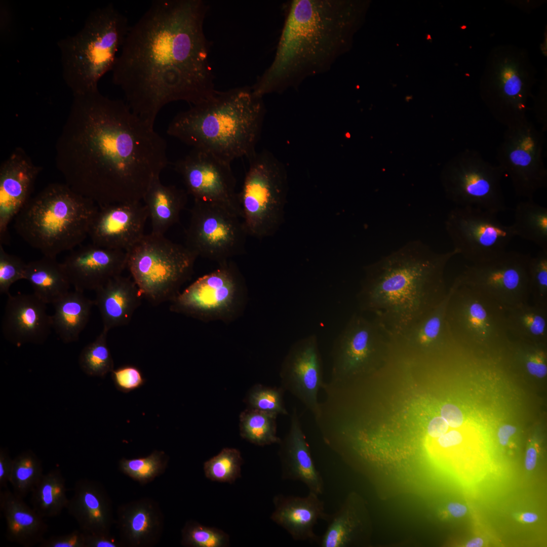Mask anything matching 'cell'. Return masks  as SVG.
<instances>
[{"mask_svg":"<svg viewBox=\"0 0 547 547\" xmlns=\"http://www.w3.org/2000/svg\"><path fill=\"white\" fill-rule=\"evenodd\" d=\"M55 152L65 183L98 206L141 202L168 163L154 127L98 90L73 95Z\"/></svg>","mask_w":547,"mask_h":547,"instance_id":"obj_1","label":"cell"},{"mask_svg":"<svg viewBox=\"0 0 547 547\" xmlns=\"http://www.w3.org/2000/svg\"><path fill=\"white\" fill-rule=\"evenodd\" d=\"M207 12L202 0H155L129 28L112 81L133 112L151 126L168 103L197 105L217 91L204 31Z\"/></svg>","mask_w":547,"mask_h":547,"instance_id":"obj_2","label":"cell"},{"mask_svg":"<svg viewBox=\"0 0 547 547\" xmlns=\"http://www.w3.org/2000/svg\"><path fill=\"white\" fill-rule=\"evenodd\" d=\"M357 7L345 0L291 1L274 60L253 93H279L328 71L347 49Z\"/></svg>","mask_w":547,"mask_h":547,"instance_id":"obj_3","label":"cell"},{"mask_svg":"<svg viewBox=\"0 0 547 547\" xmlns=\"http://www.w3.org/2000/svg\"><path fill=\"white\" fill-rule=\"evenodd\" d=\"M453 249L437 253L422 243L412 242L369 267L357 295L362 311L396 340L446 297L444 272Z\"/></svg>","mask_w":547,"mask_h":547,"instance_id":"obj_4","label":"cell"},{"mask_svg":"<svg viewBox=\"0 0 547 547\" xmlns=\"http://www.w3.org/2000/svg\"><path fill=\"white\" fill-rule=\"evenodd\" d=\"M265 112L262 98L251 88L217 91L209 100L178 113L167 133L231 163L256 151Z\"/></svg>","mask_w":547,"mask_h":547,"instance_id":"obj_5","label":"cell"},{"mask_svg":"<svg viewBox=\"0 0 547 547\" xmlns=\"http://www.w3.org/2000/svg\"><path fill=\"white\" fill-rule=\"evenodd\" d=\"M98 208L66 184L51 183L31 198L14 218V227L31 247L56 258L88 236Z\"/></svg>","mask_w":547,"mask_h":547,"instance_id":"obj_6","label":"cell"},{"mask_svg":"<svg viewBox=\"0 0 547 547\" xmlns=\"http://www.w3.org/2000/svg\"><path fill=\"white\" fill-rule=\"evenodd\" d=\"M130 26L111 3L91 12L82 28L60 40L63 79L73 95L98 90L100 80L112 71Z\"/></svg>","mask_w":547,"mask_h":547,"instance_id":"obj_7","label":"cell"},{"mask_svg":"<svg viewBox=\"0 0 547 547\" xmlns=\"http://www.w3.org/2000/svg\"><path fill=\"white\" fill-rule=\"evenodd\" d=\"M126 252L132 279L143 298L155 305L170 302L179 294L198 257L185 245L151 233Z\"/></svg>","mask_w":547,"mask_h":547,"instance_id":"obj_8","label":"cell"},{"mask_svg":"<svg viewBox=\"0 0 547 547\" xmlns=\"http://www.w3.org/2000/svg\"><path fill=\"white\" fill-rule=\"evenodd\" d=\"M525 51L501 46L490 54L480 86L481 98L494 119L506 127L526 120L527 102L534 83Z\"/></svg>","mask_w":547,"mask_h":547,"instance_id":"obj_9","label":"cell"},{"mask_svg":"<svg viewBox=\"0 0 547 547\" xmlns=\"http://www.w3.org/2000/svg\"><path fill=\"white\" fill-rule=\"evenodd\" d=\"M247 288L231 260L199 278L170 302V310L201 321L230 323L242 315Z\"/></svg>","mask_w":547,"mask_h":547,"instance_id":"obj_10","label":"cell"},{"mask_svg":"<svg viewBox=\"0 0 547 547\" xmlns=\"http://www.w3.org/2000/svg\"><path fill=\"white\" fill-rule=\"evenodd\" d=\"M238 200L249 236L269 234L278 224L286 192L284 165L270 152L256 151L248 158Z\"/></svg>","mask_w":547,"mask_h":547,"instance_id":"obj_11","label":"cell"},{"mask_svg":"<svg viewBox=\"0 0 547 547\" xmlns=\"http://www.w3.org/2000/svg\"><path fill=\"white\" fill-rule=\"evenodd\" d=\"M448 291L446 319L454 341L481 347L509 344L503 305L480 290L454 282Z\"/></svg>","mask_w":547,"mask_h":547,"instance_id":"obj_12","label":"cell"},{"mask_svg":"<svg viewBox=\"0 0 547 547\" xmlns=\"http://www.w3.org/2000/svg\"><path fill=\"white\" fill-rule=\"evenodd\" d=\"M185 246L197 256L218 264L245 251L248 236L242 218L218 204L194 201Z\"/></svg>","mask_w":547,"mask_h":547,"instance_id":"obj_13","label":"cell"},{"mask_svg":"<svg viewBox=\"0 0 547 547\" xmlns=\"http://www.w3.org/2000/svg\"><path fill=\"white\" fill-rule=\"evenodd\" d=\"M504 175L480 152L466 149L445 167L442 181L448 197L457 206L498 214L507 209L501 186Z\"/></svg>","mask_w":547,"mask_h":547,"instance_id":"obj_14","label":"cell"},{"mask_svg":"<svg viewBox=\"0 0 547 547\" xmlns=\"http://www.w3.org/2000/svg\"><path fill=\"white\" fill-rule=\"evenodd\" d=\"M544 134L527 120L506 127L497 147V165L510 178L517 196L532 199L547 186Z\"/></svg>","mask_w":547,"mask_h":547,"instance_id":"obj_15","label":"cell"},{"mask_svg":"<svg viewBox=\"0 0 547 547\" xmlns=\"http://www.w3.org/2000/svg\"><path fill=\"white\" fill-rule=\"evenodd\" d=\"M497 214L475 207L457 206L447 216L445 227L454 249L472 264L500 256L515 237L511 225L502 224Z\"/></svg>","mask_w":547,"mask_h":547,"instance_id":"obj_16","label":"cell"},{"mask_svg":"<svg viewBox=\"0 0 547 547\" xmlns=\"http://www.w3.org/2000/svg\"><path fill=\"white\" fill-rule=\"evenodd\" d=\"M530 257L528 254L507 251L489 262L466 266L453 282L480 290L504 307L529 302Z\"/></svg>","mask_w":547,"mask_h":547,"instance_id":"obj_17","label":"cell"},{"mask_svg":"<svg viewBox=\"0 0 547 547\" xmlns=\"http://www.w3.org/2000/svg\"><path fill=\"white\" fill-rule=\"evenodd\" d=\"M230 165L212 153L192 149L175 162L174 169L194 201L224 205L242 218L236 180Z\"/></svg>","mask_w":547,"mask_h":547,"instance_id":"obj_18","label":"cell"},{"mask_svg":"<svg viewBox=\"0 0 547 547\" xmlns=\"http://www.w3.org/2000/svg\"><path fill=\"white\" fill-rule=\"evenodd\" d=\"M148 218L141 202L98 206L88 236L97 246L127 252L145 235Z\"/></svg>","mask_w":547,"mask_h":547,"instance_id":"obj_19","label":"cell"},{"mask_svg":"<svg viewBox=\"0 0 547 547\" xmlns=\"http://www.w3.org/2000/svg\"><path fill=\"white\" fill-rule=\"evenodd\" d=\"M281 376L286 386L318 416V392L322 385V363L318 340L311 334L295 342L282 364Z\"/></svg>","mask_w":547,"mask_h":547,"instance_id":"obj_20","label":"cell"},{"mask_svg":"<svg viewBox=\"0 0 547 547\" xmlns=\"http://www.w3.org/2000/svg\"><path fill=\"white\" fill-rule=\"evenodd\" d=\"M387 337L374 320L354 314L334 345L332 369L335 380L362 370L369 363L376 347Z\"/></svg>","mask_w":547,"mask_h":547,"instance_id":"obj_21","label":"cell"},{"mask_svg":"<svg viewBox=\"0 0 547 547\" xmlns=\"http://www.w3.org/2000/svg\"><path fill=\"white\" fill-rule=\"evenodd\" d=\"M41 168L21 148H16L0 168V242L8 241V226L31 199Z\"/></svg>","mask_w":547,"mask_h":547,"instance_id":"obj_22","label":"cell"},{"mask_svg":"<svg viewBox=\"0 0 547 547\" xmlns=\"http://www.w3.org/2000/svg\"><path fill=\"white\" fill-rule=\"evenodd\" d=\"M126 251L99 247L91 243L80 246L62 262L71 286L82 292L95 291L127 268Z\"/></svg>","mask_w":547,"mask_h":547,"instance_id":"obj_23","label":"cell"},{"mask_svg":"<svg viewBox=\"0 0 547 547\" xmlns=\"http://www.w3.org/2000/svg\"><path fill=\"white\" fill-rule=\"evenodd\" d=\"M1 325L4 338L18 347L43 344L53 328L46 304L33 293L8 295Z\"/></svg>","mask_w":547,"mask_h":547,"instance_id":"obj_24","label":"cell"},{"mask_svg":"<svg viewBox=\"0 0 547 547\" xmlns=\"http://www.w3.org/2000/svg\"><path fill=\"white\" fill-rule=\"evenodd\" d=\"M116 524L123 546L149 547L159 541L164 520L157 502L144 497L120 505Z\"/></svg>","mask_w":547,"mask_h":547,"instance_id":"obj_25","label":"cell"},{"mask_svg":"<svg viewBox=\"0 0 547 547\" xmlns=\"http://www.w3.org/2000/svg\"><path fill=\"white\" fill-rule=\"evenodd\" d=\"M66 509L87 534H109L114 522L112 504L103 486L87 478L78 480Z\"/></svg>","mask_w":547,"mask_h":547,"instance_id":"obj_26","label":"cell"},{"mask_svg":"<svg viewBox=\"0 0 547 547\" xmlns=\"http://www.w3.org/2000/svg\"><path fill=\"white\" fill-rule=\"evenodd\" d=\"M271 520L283 528L296 541L317 542L314 527L319 520L326 521L324 503L319 495L309 491L304 497L278 494L273 499Z\"/></svg>","mask_w":547,"mask_h":547,"instance_id":"obj_27","label":"cell"},{"mask_svg":"<svg viewBox=\"0 0 547 547\" xmlns=\"http://www.w3.org/2000/svg\"><path fill=\"white\" fill-rule=\"evenodd\" d=\"M291 418L289 431L280 442L282 478L301 482L309 491L319 495L324 492L323 479L315 464L295 411Z\"/></svg>","mask_w":547,"mask_h":547,"instance_id":"obj_28","label":"cell"},{"mask_svg":"<svg viewBox=\"0 0 547 547\" xmlns=\"http://www.w3.org/2000/svg\"><path fill=\"white\" fill-rule=\"evenodd\" d=\"M94 300L100 312L103 329L128 325L143 298L132 278L116 276L95 291Z\"/></svg>","mask_w":547,"mask_h":547,"instance_id":"obj_29","label":"cell"},{"mask_svg":"<svg viewBox=\"0 0 547 547\" xmlns=\"http://www.w3.org/2000/svg\"><path fill=\"white\" fill-rule=\"evenodd\" d=\"M0 510L5 519L6 537L9 541L31 547L45 539L48 525L23 498L5 488L0 492Z\"/></svg>","mask_w":547,"mask_h":547,"instance_id":"obj_30","label":"cell"},{"mask_svg":"<svg viewBox=\"0 0 547 547\" xmlns=\"http://www.w3.org/2000/svg\"><path fill=\"white\" fill-rule=\"evenodd\" d=\"M187 195L186 190L163 184L160 176L152 179L142 200L150 220V233L165 235L169 228L178 222Z\"/></svg>","mask_w":547,"mask_h":547,"instance_id":"obj_31","label":"cell"},{"mask_svg":"<svg viewBox=\"0 0 547 547\" xmlns=\"http://www.w3.org/2000/svg\"><path fill=\"white\" fill-rule=\"evenodd\" d=\"M52 328L65 343L77 341L89 321L94 300L74 290L53 304Z\"/></svg>","mask_w":547,"mask_h":547,"instance_id":"obj_32","label":"cell"},{"mask_svg":"<svg viewBox=\"0 0 547 547\" xmlns=\"http://www.w3.org/2000/svg\"><path fill=\"white\" fill-rule=\"evenodd\" d=\"M24 280L33 293L44 303L53 304L69 291L71 283L62 263L46 256L27 263Z\"/></svg>","mask_w":547,"mask_h":547,"instance_id":"obj_33","label":"cell"},{"mask_svg":"<svg viewBox=\"0 0 547 547\" xmlns=\"http://www.w3.org/2000/svg\"><path fill=\"white\" fill-rule=\"evenodd\" d=\"M510 339L532 343H547V308L529 302L505 307Z\"/></svg>","mask_w":547,"mask_h":547,"instance_id":"obj_34","label":"cell"},{"mask_svg":"<svg viewBox=\"0 0 547 547\" xmlns=\"http://www.w3.org/2000/svg\"><path fill=\"white\" fill-rule=\"evenodd\" d=\"M449 297L448 290L446 297L436 307L413 324L396 340L422 348H430L452 341L446 319Z\"/></svg>","mask_w":547,"mask_h":547,"instance_id":"obj_35","label":"cell"},{"mask_svg":"<svg viewBox=\"0 0 547 547\" xmlns=\"http://www.w3.org/2000/svg\"><path fill=\"white\" fill-rule=\"evenodd\" d=\"M67 490L61 472L58 468L50 471L43 475L31 492L32 508L43 518L59 515L68 503Z\"/></svg>","mask_w":547,"mask_h":547,"instance_id":"obj_36","label":"cell"},{"mask_svg":"<svg viewBox=\"0 0 547 547\" xmlns=\"http://www.w3.org/2000/svg\"><path fill=\"white\" fill-rule=\"evenodd\" d=\"M515 237L534 243L547 251V208L532 199L519 202L511 225Z\"/></svg>","mask_w":547,"mask_h":547,"instance_id":"obj_37","label":"cell"},{"mask_svg":"<svg viewBox=\"0 0 547 547\" xmlns=\"http://www.w3.org/2000/svg\"><path fill=\"white\" fill-rule=\"evenodd\" d=\"M277 415L249 408L242 412L239 418L241 436L258 446L280 443L277 435Z\"/></svg>","mask_w":547,"mask_h":547,"instance_id":"obj_38","label":"cell"},{"mask_svg":"<svg viewBox=\"0 0 547 547\" xmlns=\"http://www.w3.org/2000/svg\"><path fill=\"white\" fill-rule=\"evenodd\" d=\"M42 462L31 450L22 452L13 459L10 479L13 492L25 498L31 493L43 476Z\"/></svg>","mask_w":547,"mask_h":547,"instance_id":"obj_39","label":"cell"},{"mask_svg":"<svg viewBox=\"0 0 547 547\" xmlns=\"http://www.w3.org/2000/svg\"><path fill=\"white\" fill-rule=\"evenodd\" d=\"M108 332L103 329L80 354L79 366L89 376L104 377L114 369L113 360L107 343Z\"/></svg>","mask_w":547,"mask_h":547,"instance_id":"obj_40","label":"cell"},{"mask_svg":"<svg viewBox=\"0 0 547 547\" xmlns=\"http://www.w3.org/2000/svg\"><path fill=\"white\" fill-rule=\"evenodd\" d=\"M169 457L163 451L155 450L146 457L122 458L120 470L141 484H146L163 474L168 465Z\"/></svg>","mask_w":547,"mask_h":547,"instance_id":"obj_41","label":"cell"},{"mask_svg":"<svg viewBox=\"0 0 547 547\" xmlns=\"http://www.w3.org/2000/svg\"><path fill=\"white\" fill-rule=\"evenodd\" d=\"M243 462L239 450L224 448L204 462L203 470L206 477L212 481L232 484L241 477Z\"/></svg>","mask_w":547,"mask_h":547,"instance_id":"obj_42","label":"cell"},{"mask_svg":"<svg viewBox=\"0 0 547 547\" xmlns=\"http://www.w3.org/2000/svg\"><path fill=\"white\" fill-rule=\"evenodd\" d=\"M229 535L223 530L204 526L194 521H187L181 530V543L187 547H227Z\"/></svg>","mask_w":547,"mask_h":547,"instance_id":"obj_43","label":"cell"},{"mask_svg":"<svg viewBox=\"0 0 547 547\" xmlns=\"http://www.w3.org/2000/svg\"><path fill=\"white\" fill-rule=\"evenodd\" d=\"M529 290L532 303L547 308V251L531 256L528 267Z\"/></svg>","mask_w":547,"mask_h":547,"instance_id":"obj_44","label":"cell"},{"mask_svg":"<svg viewBox=\"0 0 547 547\" xmlns=\"http://www.w3.org/2000/svg\"><path fill=\"white\" fill-rule=\"evenodd\" d=\"M249 408L278 415H287L282 391L279 388L260 384L253 386L245 398Z\"/></svg>","mask_w":547,"mask_h":547,"instance_id":"obj_45","label":"cell"},{"mask_svg":"<svg viewBox=\"0 0 547 547\" xmlns=\"http://www.w3.org/2000/svg\"><path fill=\"white\" fill-rule=\"evenodd\" d=\"M27 263L19 257L7 252L0 244V293L9 295L11 286L24 280Z\"/></svg>","mask_w":547,"mask_h":547,"instance_id":"obj_46","label":"cell"},{"mask_svg":"<svg viewBox=\"0 0 547 547\" xmlns=\"http://www.w3.org/2000/svg\"><path fill=\"white\" fill-rule=\"evenodd\" d=\"M111 375L115 387L125 393L140 388L146 381L141 370L132 365H126L114 369Z\"/></svg>","mask_w":547,"mask_h":547,"instance_id":"obj_47","label":"cell"},{"mask_svg":"<svg viewBox=\"0 0 547 547\" xmlns=\"http://www.w3.org/2000/svg\"><path fill=\"white\" fill-rule=\"evenodd\" d=\"M40 547H85V533L81 530H75L69 533L51 536L44 539Z\"/></svg>","mask_w":547,"mask_h":547,"instance_id":"obj_48","label":"cell"},{"mask_svg":"<svg viewBox=\"0 0 547 547\" xmlns=\"http://www.w3.org/2000/svg\"><path fill=\"white\" fill-rule=\"evenodd\" d=\"M120 541L109 534L85 533V547H119Z\"/></svg>","mask_w":547,"mask_h":547,"instance_id":"obj_49","label":"cell"},{"mask_svg":"<svg viewBox=\"0 0 547 547\" xmlns=\"http://www.w3.org/2000/svg\"><path fill=\"white\" fill-rule=\"evenodd\" d=\"M441 416L447 423L448 426L453 428L460 427L463 422L464 417L461 410L455 405L447 403L441 409Z\"/></svg>","mask_w":547,"mask_h":547,"instance_id":"obj_50","label":"cell"},{"mask_svg":"<svg viewBox=\"0 0 547 547\" xmlns=\"http://www.w3.org/2000/svg\"><path fill=\"white\" fill-rule=\"evenodd\" d=\"M13 459L6 448H0V488H6L12 471Z\"/></svg>","mask_w":547,"mask_h":547,"instance_id":"obj_51","label":"cell"},{"mask_svg":"<svg viewBox=\"0 0 547 547\" xmlns=\"http://www.w3.org/2000/svg\"><path fill=\"white\" fill-rule=\"evenodd\" d=\"M448 429V425L441 416H436L429 421L427 426L428 435L433 438H439L445 434Z\"/></svg>","mask_w":547,"mask_h":547,"instance_id":"obj_52","label":"cell"},{"mask_svg":"<svg viewBox=\"0 0 547 547\" xmlns=\"http://www.w3.org/2000/svg\"><path fill=\"white\" fill-rule=\"evenodd\" d=\"M12 24V14L8 3L1 2V33L6 35L11 30Z\"/></svg>","mask_w":547,"mask_h":547,"instance_id":"obj_53","label":"cell"},{"mask_svg":"<svg viewBox=\"0 0 547 547\" xmlns=\"http://www.w3.org/2000/svg\"><path fill=\"white\" fill-rule=\"evenodd\" d=\"M463 441L462 435L458 431L453 430L446 432L439 437V445L445 448L455 446L460 444Z\"/></svg>","mask_w":547,"mask_h":547,"instance_id":"obj_54","label":"cell"},{"mask_svg":"<svg viewBox=\"0 0 547 547\" xmlns=\"http://www.w3.org/2000/svg\"><path fill=\"white\" fill-rule=\"evenodd\" d=\"M515 426L505 424L501 425L497 432V437L499 444L502 446L508 445L510 438L516 433Z\"/></svg>","mask_w":547,"mask_h":547,"instance_id":"obj_55","label":"cell"},{"mask_svg":"<svg viewBox=\"0 0 547 547\" xmlns=\"http://www.w3.org/2000/svg\"><path fill=\"white\" fill-rule=\"evenodd\" d=\"M537 452L533 445H530L527 449L525 457V467L528 471H532L536 465Z\"/></svg>","mask_w":547,"mask_h":547,"instance_id":"obj_56","label":"cell"},{"mask_svg":"<svg viewBox=\"0 0 547 547\" xmlns=\"http://www.w3.org/2000/svg\"><path fill=\"white\" fill-rule=\"evenodd\" d=\"M447 509L449 513L455 518H460L464 516L467 512V507L460 503L450 502L447 505Z\"/></svg>","mask_w":547,"mask_h":547,"instance_id":"obj_57","label":"cell"},{"mask_svg":"<svg viewBox=\"0 0 547 547\" xmlns=\"http://www.w3.org/2000/svg\"><path fill=\"white\" fill-rule=\"evenodd\" d=\"M521 519L525 523H533L537 520L538 516L534 513L526 512L522 514Z\"/></svg>","mask_w":547,"mask_h":547,"instance_id":"obj_58","label":"cell"},{"mask_svg":"<svg viewBox=\"0 0 547 547\" xmlns=\"http://www.w3.org/2000/svg\"><path fill=\"white\" fill-rule=\"evenodd\" d=\"M484 544L483 539L480 537H474L470 540L466 544L467 547H481Z\"/></svg>","mask_w":547,"mask_h":547,"instance_id":"obj_59","label":"cell"}]
</instances>
